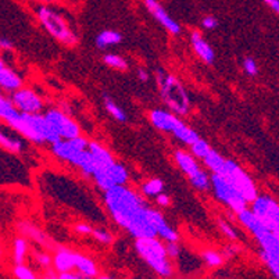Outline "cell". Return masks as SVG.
Returning a JSON list of instances; mask_svg holds the SVG:
<instances>
[{
	"mask_svg": "<svg viewBox=\"0 0 279 279\" xmlns=\"http://www.w3.org/2000/svg\"><path fill=\"white\" fill-rule=\"evenodd\" d=\"M103 200L113 221L132 238H157L151 208L138 192L127 185H118L104 192Z\"/></svg>",
	"mask_w": 279,
	"mask_h": 279,
	"instance_id": "obj_1",
	"label": "cell"
},
{
	"mask_svg": "<svg viewBox=\"0 0 279 279\" xmlns=\"http://www.w3.org/2000/svg\"><path fill=\"white\" fill-rule=\"evenodd\" d=\"M135 250L138 256L154 271V272L167 279L173 276L174 267L171 258L165 249V242L160 238H142L135 239Z\"/></svg>",
	"mask_w": 279,
	"mask_h": 279,
	"instance_id": "obj_2",
	"label": "cell"
},
{
	"mask_svg": "<svg viewBox=\"0 0 279 279\" xmlns=\"http://www.w3.org/2000/svg\"><path fill=\"white\" fill-rule=\"evenodd\" d=\"M156 81L164 104L177 116H186L190 110V99L182 82L162 68L156 71Z\"/></svg>",
	"mask_w": 279,
	"mask_h": 279,
	"instance_id": "obj_3",
	"label": "cell"
},
{
	"mask_svg": "<svg viewBox=\"0 0 279 279\" xmlns=\"http://www.w3.org/2000/svg\"><path fill=\"white\" fill-rule=\"evenodd\" d=\"M36 16L42 27L46 29V32L53 36L54 39L59 40L60 43H64L67 46H75L78 42L77 35L74 34L73 29L70 28V25L66 21V18L63 17L60 13L53 10L47 6H40L36 10Z\"/></svg>",
	"mask_w": 279,
	"mask_h": 279,
	"instance_id": "obj_4",
	"label": "cell"
},
{
	"mask_svg": "<svg viewBox=\"0 0 279 279\" xmlns=\"http://www.w3.org/2000/svg\"><path fill=\"white\" fill-rule=\"evenodd\" d=\"M211 189L217 200L231 208V211H234L235 214H239L246 208H249L247 200L235 189L234 185L231 184L228 179L224 178L222 175L211 174Z\"/></svg>",
	"mask_w": 279,
	"mask_h": 279,
	"instance_id": "obj_5",
	"label": "cell"
},
{
	"mask_svg": "<svg viewBox=\"0 0 279 279\" xmlns=\"http://www.w3.org/2000/svg\"><path fill=\"white\" fill-rule=\"evenodd\" d=\"M221 175L234 185L235 189L245 197L249 204H251L258 197V189H257L254 181L234 160H227V165H225V170Z\"/></svg>",
	"mask_w": 279,
	"mask_h": 279,
	"instance_id": "obj_6",
	"label": "cell"
},
{
	"mask_svg": "<svg viewBox=\"0 0 279 279\" xmlns=\"http://www.w3.org/2000/svg\"><path fill=\"white\" fill-rule=\"evenodd\" d=\"M89 140L82 135L74 139H62L51 145V153L63 161H67L78 167L85 153L89 149Z\"/></svg>",
	"mask_w": 279,
	"mask_h": 279,
	"instance_id": "obj_7",
	"label": "cell"
},
{
	"mask_svg": "<svg viewBox=\"0 0 279 279\" xmlns=\"http://www.w3.org/2000/svg\"><path fill=\"white\" fill-rule=\"evenodd\" d=\"M250 210L254 212L262 225L275 234L279 232V203L269 195H258L250 204Z\"/></svg>",
	"mask_w": 279,
	"mask_h": 279,
	"instance_id": "obj_8",
	"label": "cell"
},
{
	"mask_svg": "<svg viewBox=\"0 0 279 279\" xmlns=\"http://www.w3.org/2000/svg\"><path fill=\"white\" fill-rule=\"evenodd\" d=\"M92 178L97 185V188L103 190V193H104L107 190L113 189L114 186L128 184L129 173L124 164L116 161L111 167H108L104 171L96 173Z\"/></svg>",
	"mask_w": 279,
	"mask_h": 279,
	"instance_id": "obj_9",
	"label": "cell"
},
{
	"mask_svg": "<svg viewBox=\"0 0 279 279\" xmlns=\"http://www.w3.org/2000/svg\"><path fill=\"white\" fill-rule=\"evenodd\" d=\"M45 116L54 127L62 139H74L77 136H81V128L78 124L63 110L50 108L45 113Z\"/></svg>",
	"mask_w": 279,
	"mask_h": 279,
	"instance_id": "obj_10",
	"label": "cell"
},
{
	"mask_svg": "<svg viewBox=\"0 0 279 279\" xmlns=\"http://www.w3.org/2000/svg\"><path fill=\"white\" fill-rule=\"evenodd\" d=\"M12 101L18 110L25 114H39L43 110V100L35 90L21 88L12 93Z\"/></svg>",
	"mask_w": 279,
	"mask_h": 279,
	"instance_id": "obj_11",
	"label": "cell"
},
{
	"mask_svg": "<svg viewBox=\"0 0 279 279\" xmlns=\"http://www.w3.org/2000/svg\"><path fill=\"white\" fill-rule=\"evenodd\" d=\"M149 120H150L151 125L154 128L173 135L185 124L181 118H178V116L175 113L168 111V110H161V108L151 110L150 114H149Z\"/></svg>",
	"mask_w": 279,
	"mask_h": 279,
	"instance_id": "obj_12",
	"label": "cell"
},
{
	"mask_svg": "<svg viewBox=\"0 0 279 279\" xmlns=\"http://www.w3.org/2000/svg\"><path fill=\"white\" fill-rule=\"evenodd\" d=\"M145 6L146 9L149 10V13H150L151 16L156 18L157 23L160 24L161 27H164V29H167L170 34H181V29H182L181 28V25L164 10V7H162L157 0H145Z\"/></svg>",
	"mask_w": 279,
	"mask_h": 279,
	"instance_id": "obj_13",
	"label": "cell"
},
{
	"mask_svg": "<svg viewBox=\"0 0 279 279\" xmlns=\"http://www.w3.org/2000/svg\"><path fill=\"white\" fill-rule=\"evenodd\" d=\"M77 261V251L71 250L68 247H56L54 256H53V267L59 273L71 272L75 269Z\"/></svg>",
	"mask_w": 279,
	"mask_h": 279,
	"instance_id": "obj_14",
	"label": "cell"
},
{
	"mask_svg": "<svg viewBox=\"0 0 279 279\" xmlns=\"http://www.w3.org/2000/svg\"><path fill=\"white\" fill-rule=\"evenodd\" d=\"M24 81L21 75H18L17 71H14L12 67L6 66V63L2 60L0 63V86L2 89L14 93L23 88Z\"/></svg>",
	"mask_w": 279,
	"mask_h": 279,
	"instance_id": "obj_15",
	"label": "cell"
},
{
	"mask_svg": "<svg viewBox=\"0 0 279 279\" xmlns=\"http://www.w3.org/2000/svg\"><path fill=\"white\" fill-rule=\"evenodd\" d=\"M151 219L154 222V227H156L157 231V238H160L161 240H164L165 243L167 242H178L179 235L177 232V229H174L168 221L164 218L161 212L158 210H154L151 208Z\"/></svg>",
	"mask_w": 279,
	"mask_h": 279,
	"instance_id": "obj_16",
	"label": "cell"
},
{
	"mask_svg": "<svg viewBox=\"0 0 279 279\" xmlns=\"http://www.w3.org/2000/svg\"><path fill=\"white\" fill-rule=\"evenodd\" d=\"M25 138H23L21 135L17 134L16 131H6V129H2L0 132V145L2 149L5 151H9L12 154H20L25 150Z\"/></svg>",
	"mask_w": 279,
	"mask_h": 279,
	"instance_id": "obj_17",
	"label": "cell"
},
{
	"mask_svg": "<svg viewBox=\"0 0 279 279\" xmlns=\"http://www.w3.org/2000/svg\"><path fill=\"white\" fill-rule=\"evenodd\" d=\"M89 151L92 153V156L95 158L96 162V173L99 171H104L108 167H111L113 164L116 162L113 154L108 151V149H106L104 146L97 143V142H90L89 143ZM93 174V175H95Z\"/></svg>",
	"mask_w": 279,
	"mask_h": 279,
	"instance_id": "obj_18",
	"label": "cell"
},
{
	"mask_svg": "<svg viewBox=\"0 0 279 279\" xmlns=\"http://www.w3.org/2000/svg\"><path fill=\"white\" fill-rule=\"evenodd\" d=\"M18 232L21 234V236L27 238L28 240H32L35 243H38L39 246H50V239L47 238V235L35 224L29 222V221H20L18 224Z\"/></svg>",
	"mask_w": 279,
	"mask_h": 279,
	"instance_id": "obj_19",
	"label": "cell"
},
{
	"mask_svg": "<svg viewBox=\"0 0 279 279\" xmlns=\"http://www.w3.org/2000/svg\"><path fill=\"white\" fill-rule=\"evenodd\" d=\"M190 42H192V47L197 56L207 64H211L215 59V53L210 43H207L206 39L203 38V35L199 31H193L190 35Z\"/></svg>",
	"mask_w": 279,
	"mask_h": 279,
	"instance_id": "obj_20",
	"label": "cell"
},
{
	"mask_svg": "<svg viewBox=\"0 0 279 279\" xmlns=\"http://www.w3.org/2000/svg\"><path fill=\"white\" fill-rule=\"evenodd\" d=\"M174 160L177 162L179 170H181L185 175H188V178L195 177L196 174L201 170L199 162L196 161V157L193 156L192 153H188V151L177 150L174 153Z\"/></svg>",
	"mask_w": 279,
	"mask_h": 279,
	"instance_id": "obj_21",
	"label": "cell"
},
{
	"mask_svg": "<svg viewBox=\"0 0 279 279\" xmlns=\"http://www.w3.org/2000/svg\"><path fill=\"white\" fill-rule=\"evenodd\" d=\"M75 269L79 275H82L85 279L96 278L99 275V268L96 262L88 256H84L77 251V261H75Z\"/></svg>",
	"mask_w": 279,
	"mask_h": 279,
	"instance_id": "obj_22",
	"label": "cell"
},
{
	"mask_svg": "<svg viewBox=\"0 0 279 279\" xmlns=\"http://www.w3.org/2000/svg\"><path fill=\"white\" fill-rule=\"evenodd\" d=\"M123 42V35L117 32V31H113V29H106V31H101L100 34L96 36L95 43L96 46L104 50V49H108L111 46L120 45Z\"/></svg>",
	"mask_w": 279,
	"mask_h": 279,
	"instance_id": "obj_23",
	"label": "cell"
},
{
	"mask_svg": "<svg viewBox=\"0 0 279 279\" xmlns=\"http://www.w3.org/2000/svg\"><path fill=\"white\" fill-rule=\"evenodd\" d=\"M227 160L222 154H219V151H217L215 149H211L210 153L207 154L206 158L203 160L204 165H206L211 174H217V175H221L225 170V165H227Z\"/></svg>",
	"mask_w": 279,
	"mask_h": 279,
	"instance_id": "obj_24",
	"label": "cell"
},
{
	"mask_svg": "<svg viewBox=\"0 0 279 279\" xmlns=\"http://www.w3.org/2000/svg\"><path fill=\"white\" fill-rule=\"evenodd\" d=\"M28 253V239L24 236H17L13 243V260L16 265H21L25 261Z\"/></svg>",
	"mask_w": 279,
	"mask_h": 279,
	"instance_id": "obj_25",
	"label": "cell"
},
{
	"mask_svg": "<svg viewBox=\"0 0 279 279\" xmlns=\"http://www.w3.org/2000/svg\"><path fill=\"white\" fill-rule=\"evenodd\" d=\"M140 190L142 193L147 197H154L156 199L157 196L164 193V182L161 179L158 178H151L145 181L142 186H140Z\"/></svg>",
	"mask_w": 279,
	"mask_h": 279,
	"instance_id": "obj_26",
	"label": "cell"
},
{
	"mask_svg": "<svg viewBox=\"0 0 279 279\" xmlns=\"http://www.w3.org/2000/svg\"><path fill=\"white\" fill-rule=\"evenodd\" d=\"M174 136H175L181 143H184V145H188V146H192L195 142H197V140L200 139V136H199V134L196 132L195 129H192L190 127H188L186 124H184V125H182V127H181V128L174 134Z\"/></svg>",
	"mask_w": 279,
	"mask_h": 279,
	"instance_id": "obj_27",
	"label": "cell"
},
{
	"mask_svg": "<svg viewBox=\"0 0 279 279\" xmlns=\"http://www.w3.org/2000/svg\"><path fill=\"white\" fill-rule=\"evenodd\" d=\"M103 100H104V107H106L107 113H108L116 121H118V123H125V121L128 120L125 111H124L121 107L118 106L116 101H113L111 99L108 97V95H104Z\"/></svg>",
	"mask_w": 279,
	"mask_h": 279,
	"instance_id": "obj_28",
	"label": "cell"
},
{
	"mask_svg": "<svg viewBox=\"0 0 279 279\" xmlns=\"http://www.w3.org/2000/svg\"><path fill=\"white\" fill-rule=\"evenodd\" d=\"M190 184L193 185V188H196L197 190H208L211 188V175H208L207 171L204 170H200L199 173L196 174L195 177L189 178Z\"/></svg>",
	"mask_w": 279,
	"mask_h": 279,
	"instance_id": "obj_29",
	"label": "cell"
},
{
	"mask_svg": "<svg viewBox=\"0 0 279 279\" xmlns=\"http://www.w3.org/2000/svg\"><path fill=\"white\" fill-rule=\"evenodd\" d=\"M103 62H104L106 66L114 68L117 71H127L128 70V62L124 57L118 56V54H113V53L104 54Z\"/></svg>",
	"mask_w": 279,
	"mask_h": 279,
	"instance_id": "obj_30",
	"label": "cell"
},
{
	"mask_svg": "<svg viewBox=\"0 0 279 279\" xmlns=\"http://www.w3.org/2000/svg\"><path fill=\"white\" fill-rule=\"evenodd\" d=\"M201 257H203V261L206 262L207 265L211 268L221 267L224 264V260H225L221 251L218 253V251L211 250V249L203 251V253H201Z\"/></svg>",
	"mask_w": 279,
	"mask_h": 279,
	"instance_id": "obj_31",
	"label": "cell"
},
{
	"mask_svg": "<svg viewBox=\"0 0 279 279\" xmlns=\"http://www.w3.org/2000/svg\"><path fill=\"white\" fill-rule=\"evenodd\" d=\"M212 147L210 146V143L204 139H199L197 142H195L193 145L190 146V151H192V154L197 158H200V160H204L206 156L210 153Z\"/></svg>",
	"mask_w": 279,
	"mask_h": 279,
	"instance_id": "obj_32",
	"label": "cell"
},
{
	"mask_svg": "<svg viewBox=\"0 0 279 279\" xmlns=\"http://www.w3.org/2000/svg\"><path fill=\"white\" fill-rule=\"evenodd\" d=\"M92 236H93V239H95L96 242H99L100 245L104 246L111 245L113 240H114L111 232H108V231H106V229L103 228H93Z\"/></svg>",
	"mask_w": 279,
	"mask_h": 279,
	"instance_id": "obj_33",
	"label": "cell"
},
{
	"mask_svg": "<svg viewBox=\"0 0 279 279\" xmlns=\"http://www.w3.org/2000/svg\"><path fill=\"white\" fill-rule=\"evenodd\" d=\"M13 273L17 279H39L36 276V273L31 269L29 267H27L25 264H21V265H16L13 268Z\"/></svg>",
	"mask_w": 279,
	"mask_h": 279,
	"instance_id": "obj_34",
	"label": "cell"
},
{
	"mask_svg": "<svg viewBox=\"0 0 279 279\" xmlns=\"http://www.w3.org/2000/svg\"><path fill=\"white\" fill-rule=\"evenodd\" d=\"M218 227L221 229V232H222L229 240H238V232H236V229L231 225L227 221H224V219H218Z\"/></svg>",
	"mask_w": 279,
	"mask_h": 279,
	"instance_id": "obj_35",
	"label": "cell"
},
{
	"mask_svg": "<svg viewBox=\"0 0 279 279\" xmlns=\"http://www.w3.org/2000/svg\"><path fill=\"white\" fill-rule=\"evenodd\" d=\"M35 260H36V262L39 264L40 267L45 268V269H49L53 265V258H51V256L43 250H38L35 253Z\"/></svg>",
	"mask_w": 279,
	"mask_h": 279,
	"instance_id": "obj_36",
	"label": "cell"
},
{
	"mask_svg": "<svg viewBox=\"0 0 279 279\" xmlns=\"http://www.w3.org/2000/svg\"><path fill=\"white\" fill-rule=\"evenodd\" d=\"M243 70H245V73L247 75H250V77H256L257 74H258V67H257V63L250 59V57H247L243 60Z\"/></svg>",
	"mask_w": 279,
	"mask_h": 279,
	"instance_id": "obj_37",
	"label": "cell"
},
{
	"mask_svg": "<svg viewBox=\"0 0 279 279\" xmlns=\"http://www.w3.org/2000/svg\"><path fill=\"white\" fill-rule=\"evenodd\" d=\"M165 249L170 258H177L181 254V247H179L178 242H167L165 243Z\"/></svg>",
	"mask_w": 279,
	"mask_h": 279,
	"instance_id": "obj_38",
	"label": "cell"
},
{
	"mask_svg": "<svg viewBox=\"0 0 279 279\" xmlns=\"http://www.w3.org/2000/svg\"><path fill=\"white\" fill-rule=\"evenodd\" d=\"M75 232L79 235H92V232H93V228L90 227L89 224L86 222H79L75 225Z\"/></svg>",
	"mask_w": 279,
	"mask_h": 279,
	"instance_id": "obj_39",
	"label": "cell"
},
{
	"mask_svg": "<svg viewBox=\"0 0 279 279\" xmlns=\"http://www.w3.org/2000/svg\"><path fill=\"white\" fill-rule=\"evenodd\" d=\"M201 25H203V27H204L206 29H215L218 27L217 18L212 17V16H207V17L203 18Z\"/></svg>",
	"mask_w": 279,
	"mask_h": 279,
	"instance_id": "obj_40",
	"label": "cell"
},
{
	"mask_svg": "<svg viewBox=\"0 0 279 279\" xmlns=\"http://www.w3.org/2000/svg\"><path fill=\"white\" fill-rule=\"evenodd\" d=\"M221 253H222L224 258H231V257H234L235 254H238V253H239V247H236V246L234 245H229L227 246Z\"/></svg>",
	"mask_w": 279,
	"mask_h": 279,
	"instance_id": "obj_41",
	"label": "cell"
},
{
	"mask_svg": "<svg viewBox=\"0 0 279 279\" xmlns=\"http://www.w3.org/2000/svg\"><path fill=\"white\" fill-rule=\"evenodd\" d=\"M156 203L160 207H170L171 204V197L167 193H161L156 197Z\"/></svg>",
	"mask_w": 279,
	"mask_h": 279,
	"instance_id": "obj_42",
	"label": "cell"
},
{
	"mask_svg": "<svg viewBox=\"0 0 279 279\" xmlns=\"http://www.w3.org/2000/svg\"><path fill=\"white\" fill-rule=\"evenodd\" d=\"M59 279H84V276H82V275H79V273H75L74 271H71V272L59 273Z\"/></svg>",
	"mask_w": 279,
	"mask_h": 279,
	"instance_id": "obj_43",
	"label": "cell"
},
{
	"mask_svg": "<svg viewBox=\"0 0 279 279\" xmlns=\"http://www.w3.org/2000/svg\"><path fill=\"white\" fill-rule=\"evenodd\" d=\"M264 3H265L275 14H278L279 16V0H264Z\"/></svg>",
	"mask_w": 279,
	"mask_h": 279,
	"instance_id": "obj_44",
	"label": "cell"
},
{
	"mask_svg": "<svg viewBox=\"0 0 279 279\" xmlns=\"http://www.w3.org/2000/svg\"><path fill=\"white\" fill-rule=\"evenodd\" d=\"M138 78H139L142 82H147L149 78H150V75H149V73L146 71L145 68H138Z\"/></svg>",
	"mask_w": 279,
	"mask_h": 279,
	"instance_id": "obj_45",
	"label": "cell"
},
{
	"mask_svg": "<svg viewBox=\"0 0 279 279\" xmlns=\"http://www.w3.org/2000/svg\"><path fill=\"white\" fill-rule=\"evenodd\" d=\"M0 47H2V50H12L13 49L12 40L6 39V38H2V40H0Z\"/></svg>",
	"mask_w": 279,
	"mask_h": 279,
	"instance_id": "obj_46",
	"label": "cell"
},
{
	"mask_svg": "<svg viewBox=\"0 0 279 279\" xmlns=\"http://www.w3.org/2000/svg\"><path fill=\"white\" fill-rule=\"evenodd\" d=\"M57 271H53V269H46V272L42 275V279H59V275H56Z\"/></svg>",
	"mask_w": 279,
	"mask_h": 279,
	"instance_id": "obj_47",
	"label": "cell"
},
{
	"mask_svg": "<svg viewBox=\"0 0 279 279\" xmlns=\"http://www.w3.org/2000/svg\"><path fill=\"white\" fill-rule=\"evenodd\" d=\"M97 279H114L111 278V276H108V275H101V276H99Z\"/></svg>",
	"mask_w": 279,
	"mask_h": 279,
	"instance_id": "obj_48",
	"label": "cell"
},
{
	"mask_svg": "<svg viewBox=\"0 0 279 279\" xmlns=\"http://www.w3.org/2000/svg\"><path fill=\"white\" fill-rule=\"evenodd\" d=\"M40 2H43V3H54L57 0H40Z\"/></svg>",
	"mask_w": 279,
	"mask_h": 279,
	"instance_id": "obj_49",
	"label": "cell"
},
{
	"mask_svg": "<svg viewBox=\"0 0 279 279\" xmlns=\"http://www.w3.org/2000/svg\"><path fill=\"white\" fill-rule=\"evenodd\" d=\"M276 235H278V238H279V232H278V234H276Z\"/></svg>",
	"mask_w": 279,
	"mask_h": 279,
	"instance_id": "obj_50",
	"label": "cell"
},
{
	"mask_svg": "<svg viewBox=\"0 0 279 279\" xmlns=\"http://www.w3.org/2000/svg\"><path fill=\"white\" fill-rule=\"evenodd\" d=\"M89 279H96V278H89Z\"/></svg>",
	"mask_w": 279,
	"mask_h": 279,
	"instance_id": "obj_51",
	"label": "cell"
}]
</instances>
